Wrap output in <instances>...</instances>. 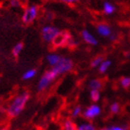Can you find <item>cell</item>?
<instances>
[{
	"instance_id": "6da1fadb",
	"label": "cell",
	"mask_w": 130,
	"mask_h": 130,
	"mask_svg": "<svg viewBox=\"0 0 130 130\" xmlns=\"http://www.w3.org/2000/svg\"><path fill=\"white\" fill-rule=\"evenodd\" d=\"M29 100H30V93L28 91H23L15 96L10 102L8 103L7 108V113L8 116L14 118L21 114V112L24 110Z\"/></svg>"
},
{
	"instance_id": "7a4b0ae2",
	"label": "cell",
	"mask_w": 130,
	"mask_h": 130,
	"mask_svg": "<svg viewBox=\"0 0 130 130\" xmlns=\"http://www.w3.org/2000/svg\"><path fill=\"white\" fill-rule=\"evenodd\" d=\"M60 75L57 73V72L53 69L50 68L48 70H46L45 73L42 74V76L40 77L39 81L37 83V91L39 93L44 92L51 86L53 83L55 82V80L57 78H59Z\"/></svg>"
},
{
	"instance_id": "3957f363",
	"label": "cell",
	"mask_w": 130,
	"mask_h": 130,
	"mask_svg": "<svg viewBox=\"0 0 130 130\" xmlns=\"http://www.w3.org/2000/svg\"><path fill=\"white\" fill-rule=\"evenodd\" d=\"M39 15V8L36 5H30L24 8L22 15V22L25 25H30L35 22Z\"/></svg>"
},
{
	"instance_id": "277c9868",
	"label": "cell",
	"mask_w": 130,
	"mask_h": 130,
	"mask_svg": "<svg viewBox=\"0 0 130 130\" xmlns=\"http://www.w3.org/2000/svg\"><path fill=\"white\" fill-rule=\"evenodd\" d=\"M71 37H72V35L68 31H60L50 44L54 49L61 48L67 46L68 41Z\"/></svg>"
},
{
	"instance_id": "5b68a950",
	"label": "cell",
	"mask_w": 130,
	"mask_h": 130,
	"mask_svg": "<svg viewBox=\"0 0 130 130\" xmlns=\"http://www.w3.org/2000/svg\"><path fill=\"white\" fill-rule=\"evenodd\" d=\"M54 69L59 75H62L64 73H67L73 70V61L69 58L61 57L60 62L58 63L56 66L52 67Z\"/></svg>"
},
{
	"instance_id": "8992f818",
	"label": "cell",
	"mask_w": 130,
	"mask_h": 130,
	"mask_svg": "<svg viewBox=\"0 0 130 130\" xmlns=\"http://www.w3.org/2000/svg\"><path fill=\"white\" fill-rule=\"evenodd\" d=\"M60 32L59 28L53 25H45L41 29V37L45 43H51L54 37Z\"/></svg>"
},
{
	"instance_id": "52a82bcc",
	"label": "cell",
	"mask_w": 130,
	"mask_h": 130,
	"mask_svg": "<svg viewBox=\"0 0 130 130\" xmlns=\"http://www.w3.org/2000/svg\"><path fill=\"white\" fill-rule=\"evenodd\" d=\"M101 112V108L100 105H98L96 103L90 105L89 107H87L84 111H83V116L85 119L87 120H93L95 119L96 117H98Z\"/></svg>"
},
{
	"instance_id": "ba28073f",
	"label": "cell",
	"mask_w": 130,
	"mask_h": 130,
	"mask_svg": "<svg viewBox=\"0 0 130 130\" xmlns=\"http://www.w3.org/2000/svg\"><path fill=\"white\" fill-rule=\"evenodd\" d=\"M96 31H97L98 35L102 36V37H110V35L112 34V30L110 25L107 23H103L100 22L96 26Z\"/></svg>"
},
{
	"instance_id": "9c48e42d",
	"label": "cell",
	"mask_w": 130,
	"mask_h": 130,
	"mask_svg": "<svg viewBox=\"0 0 130 130\" xmlns=\"http://www.w3.org/2000/svg\"><path fill=\"white\" fill-rule=\"evenodd\" d=\"M81 37L84 40L85 43L90 46H97L99 44V41L96 38V36L93 35L92 32H90L88 30H83L81 32Z\"/></svg>"
},
{
	"instance_id": "30bf717a",
	"label": "cell",
	"mask_w": 130,
	"mask_h": 130,
	"mask_svg": "<svg viewBox=\"0 0 130 130\" xmlns=\"http://www.w3.org/2000/svg\"><path fill=\"white\" fill-rule=\"evenodd\" d=\"M61 57L62 56H60V54H57V53H49V54L46 55V60L47 64L50 66V68H52L60 62Z\"/></svg>"
},
{
	"instance_id": "8fae6325",
	"label": "cell",
	"mask_w": 130,
	"mask_h": 130,
	"mask_svg": "<svg viewBox=\"0 0 130 130\" xmlns=\"http://www.w3.org/2000/svg\"><path fill=\"white\" fill-rule=\"evenodd\" d=\"M103 87V82L100 79H92L88 83V87L90 90H100Z\"/></svg>"
},
{
	"instance_id": "7c38bea8",
	"label": "cell",
	"mask_w": 130,
	"mask_h": 130,
	"mask_svg": "<svg viewBox=\"0 0 130 130\" xmlns=\"http://www.w3.org/2000/svg\"><path fill=\"white\" fill-rule=\"evenodd\" d=\"M23 47H24V44L22 42H19L17 43L15 46L12 47V50H11V54L14 58H19V56L21 55V53L23 50Z\"/></svg>"
},
{
	"instance_id": "4fadbf2b",
	"label": "cell",
	"mask_w": 130,
	"mask_h": 130,
	"mask_svg": "<svg viewBox=\"0 0 130 130\" xmlns=\"http://www.w3.org/2000/svg\"><path fill=\"white\" fill-rule=\"evenodd\" d=\"M103 12L106 15H112L116 10L115 6L111 2H104L103 3Z\"/></svg>"
},
{
	"instance_id": "5bb4252c",
	"label": "cell",
	"mask_w": 130,
	"mask_h": 130,
	"mask_svg": "<svg viewBox=\"0 0 130 130\" xmlns=\"http://www.w3.org/2000/svg\"><path fill=\"white\" fill-rule=\"evenodd\" d=\"M37 74V70L36 69H29V70L25 71L23 74H22V79L24 81H28V80H31V79L35 78Z\"/></svg>"
},
{
	"instance_id": "9a60e30c",
	"label": "cell",
	"mask_w": 130,
	"mask_h": 130,
	"mask_svg": "<svg viewBox=\"0 0 130 130\" xmlns=\"http://www.w3.org/2000/svg\"><path fill=\"white\" fill-rule=\"evenodd\" d=\"M111 60H104L101 62V64L99 66V73H105L107 71L111 68Z\"/></svg>"
},
{
	"instance_id": "2e32d148",
	"label": "cell",
	"mask_w": 130,
	"mask_h": 130,
	"mask_svg": "<svg viewBox=\"0 0 130 130\" xmlns=\"http://www.w3.org/2000/svg\"><path fill=\"white\" fill-rule=\"evenodd\" d=\"M63 130H77V126L72 120L67 119L63 123Z\"/></svg>"
},
{
	"instance_id": "e0dca14e",
	"label": "cell",
	"mask_w": 130,
	"mask_h": 130,
	"mask_svg": "<svg viewBox=\"0 0 130 130\" xmlns=\"http://www.w3.org/2000/svg\"><path fill=\"white\" fill-rule=\"evenodd\" d=\"M104 60H105V59H104L103 56H97V57H95L91 60L90 66L92 68H99V66L101 64V62H102Z\"/></svg>"
},
{
	"instance_id": "ac0fdd59",
	"label": "cell",
	"mask_w": 130,
	"mask_h": 130,
	"mask_svg": "<svg viewBox=\"0 0 130 130\" xmlns=\"http://www.w3.org/2000/svg\"><path fill=\"white\" fill-rule=\"evenodd\" d=\"M120 86L125 88V89H128L130 87V76H124L120 79L119 81Z\"/></svg>"
},
{
	"instance_id": "d6986e66",
	"label": "cell",
	"mask_w": 130,
	"mask_h": 130,
	"mask_svg": "<svg viewBox=\"0 0 130 130\" xmlns=\"http://www.w3.org/2000/svg\"><path fill=\"white\" fill-rule=\"evenodd\" d=\"M90 99L93 102L96 103L100 100V90H90Z\"/></svg>"
},
{
	"instance_id": "ffe728a7",
	"label": "cell",
	"mask_w": 130,
	"mask_h": 130,
	"mask_svg": "<svg viewBox=\"0 0 130 130\" xmlns=\"http://www.w3.org/2000/svg\"><path fill=\"white\" fill-rule=\"evenodd\" d=\"M120 110H121V106L118 102H113L111 103V106H110V111L111 113L113 114H117L119 113Z\"/></svg>"
},
{
	"instance_id": "44dd1931",
	"label": "cell",
	"mask_w": 130,
	"mask_h": 130,
	"mask_svg": "<svg viewBox=\"0 0 130 130\" xmlns=\"http://www.w3.org/2000/svg\"><path fill=\"white\" fill-rule=\"evenodd\" d=\"M77 130H96V127L90 123H84L79 125Z\"/></svg>"
},
{
	"instance_id": "7402d4cb",
	"label": "cell",
	"mask_w": 130,
	"mask_h": 130,
	"mask_svg": "<svg viewBox=\"0 0 130 130\" xmlns=\"http://www.w3.org/2000/svg\"><path fill=\"white\" fill-rule=\"evenodd\" d=\"M81 114H82V107L80 105L75 106V107L73 109V111H72V117L76 118V117L80 116Z\"/></svg>"
},
{
	"instance_id": "603a6c76",
	"label": "cell",
	"mask_w": 130,
	"mask_h": 130,
	"mask_svg": "<svg viewBox=\"0 0 130 130\" xmlns=\"http://www.w3.org/2000/svg\"><path fill=\"white\" fill-rule=\"evenodd\" d=\"M9 6L11 8H21L22 6V0H9Z\"/></svg>"
},
{
	"instance_id": "cb8c5ba5",
	"label": "cell",
	"mask_w": 130,
	"mask_h": 130,
	"mask_svg": "<svg viewBox=\"0 0 130 130\" xmlns=\"http://www.w3.org/2000/svg\"><path fill=\"white\" fill-rule=\"evenodd\" d=\"M59 1L65 3V4H70V5H72V4H75V3L79 2V1H81V0H59Z\"/></svg>"
},
{
	"instance_id": "d4e9b609",
	"label": "cell",
	"mask_w": 130,
	"mask_h": 130,
	"mask_svg": "<svg viewBox=\"0 0 130 130\" xmlns=\"http://www.w3.org/2000/svg\"><path fill=\"white\" fill-rule=\"evenodd\" d=\"M111 130H126L125 128L122 127V126H117V125H112V126H111Z\"/></svg>"
},
{
	"instance_id": "484cf974",
	"label": "cell",
	"mask_w": 130,
	"mask_h": 130,
	"mask_svg": "<svg viewBox=\"0 0 130 130\" xmlns=\"http://www.w3.org/2000/svg\"><path fill=\"white\" fill-rule=\"evenodd\" d=\"M109 39H110L111 41H115V40L117 39V35H114L113 32H112V34H111V35H110V37H109Z\"/></svg>"
},
{
	"instance_id": "4316f807",
	"label": "cell",
	"mask_w": 130,
	"mask_h": 130,
	"mask_svg": "<svg viewBox=\"0 0 130 130\" xmlns=\"http://www.w3.org/2000/svg\"><path fill=\"white\" fill-rule=\"evenodd\" d=\"M100 130H111V126H109V127H103V128H100Z\"/></svg>"
},
{
	"instance_id": "83f0119b",
	"label": "cell",
	"mask_w": 130,
	"mask_h": 130,
	"mask_svg": "<svg viewBox=\"0 0 130 130\" xmlns=\"http://www.w3.org/2000/svg\"><path fill=\"white\" fill-rule=\"evenodd\" d=\"M0 130H8L7 128H2V129H0Z\"/></svg>"
},
{
	"instance_id": "f1b7e54d",
	"label": "cell",
	"mask_w": 130,
	"mask_h": 130,
	"mask_svg": "<svg viewBox=\"0 0 130 130\" xmlns=\"http://www.w3.org/2000/svg\"><path fill=\"white\" fill-rule=\"evenodd\" d=\"M0 81H1V80H0Z\"/></svg>"
}]
</instances>
